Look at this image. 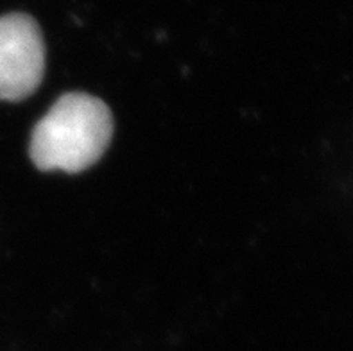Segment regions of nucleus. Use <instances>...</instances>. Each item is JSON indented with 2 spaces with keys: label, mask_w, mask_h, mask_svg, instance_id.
Listing matches in <instances>:
<instances>
[{
  "label": "nucleus",
  "mask_w": 353,
  "mask_h": 351,
  "mask_svg": "<svg viewBox=\"0 0 353 351\" xmlns=\"http://www.w3.org/2000/svg\"><path fill=\"white\" fill-rule=\"evenodd\" d=\"M112 134V112L101 99L67 94L32 129L29 154L40 170L81 172L104 154Z\"/></svg>",
  "instance_id": "obj_1"
},
{
  "label": "nucleus",
  "mask_w": 353,
  "mask_h": 351,
  "mask_svg": "<svg viewBox=\"0 0 353 351\" xmlns=\"http://www.w3.org/2000/svg\"><path fill=\"white\" fill-rule=\"evenodd\" d=\"M45 72V43L34 18L23 13L0 17V101H22L34 94Z\"/></svg>",
  "instance_id": "obj_2"
}]
</instances>
